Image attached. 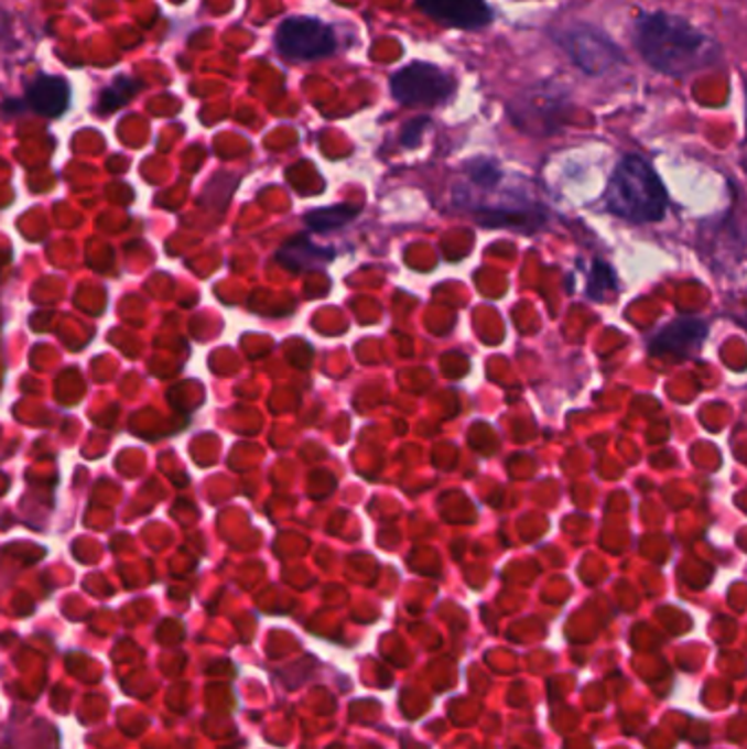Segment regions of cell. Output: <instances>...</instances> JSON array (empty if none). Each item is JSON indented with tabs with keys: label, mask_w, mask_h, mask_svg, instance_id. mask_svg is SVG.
Returning <instances> with one entry per match:
<instances>
[{
	"label": "cell",
	"mask_w": 747,
	"mask_h": 749,
	"mask_svg": "<svg viewBox=\"0 0 747 749\" xmlns=\"http://www.w3.org/2000/svg\"><path fill=\"white\" fill-rule=\"evenodd\" d=\"M634 44L649 66L671 77L708 68L722 57L711 33L669 11H642L634 24Z\"/></svg>",
	"instance_id": "6da1fadb"
},
{
	"label": "cell",
	"mask_w": 747,
	"mask_h": 749,
	"mask_svg": "<svg viewBox=\"0 0 747 749\" xmlns=\"http://www.w3.org/2000/svg\"><path fill=\"white\" fill-rule=\"evenodd\" d=\"M607 208L636 224L660 221L667 213V191L653 167L640 156H625L607 185Z\"/></svg>",
	"instance_id": "7a4b0ae2"
},
{
	"label": "cell",
	"mask_w": 747,
	"mask_h": 749,
	"mask_svg": "<svg viewBox=\"0 0 747 749\" xmlns=\"http://www.w3.org/2000/svg\"><path fill=\"white\" fill-rule=\"evenodd\" d=\"M390 93L403 106H441L454 93V82L434 64L412 62L390 77Z\"/></svg>",
	"instance_id": "3957f363"
},
{
	"label": "cell",
	"mask_w": 747,
	"mask_h": 749,
	"mask_svg": "<svg viewBox=\"0 0 747 749\" xmlns=\"http://www.w3.org/2000/svg\"><path fill=\"white\" fill-rule=\"evenodd\" d=\"M338 40L329 24L310 15L288 18L277 31V48L283 57L294 62H310L327 57L336 51Z\"/></svg>",
	"instance_id": "277c9868"
},
{
	"label": "cell",
	"mask_w": 747,
	"mask_h": 749,
	"mask_svg": "<svg viewBox=\"0 0 747 749\" xmlns=\"http://www.w3.org/2000/svg\"><path fill=\"white\" fill-rule=\"evenodd\" d=\"M557 40L570 59L587 75H603L622 62L620 48L592 24H570Z\"/></svg>",
	"instance_id": "5b68a950"
},
{
	"label": "cell",
	"mask_w": 747,
	"mask_h": 749,
	"mask_svg": "<svg viewBox=\"0 0 747 749\" xmlns=\"http://www.w3.org/2000/svg\"><path fill=\"white\" fill-rule=\"evenodd\" d=\"M416 7L434 22L452 29L476 31L494 20L487 0H416Z\"/></svg>",
	"instance_id": "8992f818"
},
{
	"label": "cell",
	"mask_w": 747,
	"mask_h": 749,
	"mask_svg": "<svg viewBox=\"0 0 747 749\" xmlns=\"http://www.w3.org/2000/svg\"><path fill=\"white\" fill-rule=\"evenodd\" d=\"M708 327L704 321L693 318V316H682L667 327H662L653 340H651V354L656 356H675L680 360L693 358L704 340H706Z\"/></svg>",
	"instance_id": "52a82bcc"
},
{
	"label": "cell",
	"mask_w": 747,
	"mask_h": 749,
	"mask_svg": "<svg viewBox=\"0 0 747 749\" xmlns=\"http://www.w3.org/2000/svg\"><path fill=\"white\" fill-rule=\"evenodd\" d=\"M68 86L59 77H37L26 93V104L42 117H59L68 108Z\"/></svg>",
	"instance_id": "ba28073f"
},
{
	"label": "cell",
	"mask_w": 747,
	"mask_h": 749,
	"mask_svg": "<svg viewBox=\"0 0 747 749\" xmlns=\"http://www.w3.org/2000/svg\"><path fill=\"white\" fill-rule=\"evenodd\" d=\"M279 263H283L285 268L290 270H296V272H303V270H321L325 268L334 254L332 250L327 248H321L316 246L312 239L307 237H296L292 241H288L279 254H277Z\"/></svg>",
	"instance_id": "9c48e42d"
},
{
	"label": "cell",
	"mask_w": 747,
	"mask_h": 749,
	"mask_svg": "<svg viewBox=\"0 0 747 749\" xmlns=\"http://www.w3.org/2000/svg\"><path fill=\"white\" fill-rule=\"evenodd\" d=\"M360 208L356 206H349V204H336V206H327V208H318V210H312L307 213L305 221L312 230L316 232H323V230H336L345 224H349L351 219H356Z\"/></svg>",
	"instance_id": "30bf717a"
},
{
	"label": "cell",
	"mask_w": 747,
	"mask_h": 749,
	"mask_svg": "<svg viewBox=\"0 0 747 749\" xmlns=\"http://www.w3.org/2000/svg\"><path fill=\"white\" fill-rule=\"evenodd\" d=\"M607 287H611V290L616 287V276H614V272H611L609 265L596 261V263H594V270H592V279H589V290H587V294H589L594 301H598V290H603V292H600V298H605V290H607Z\"/></svg>",
	"instance_id": "8fae6325"
},
{
	"label": "cell",
	"mask_w": 747,
	"mask_h": 749,
	"mask_svg": "<svg viewBox=\"0 0 747 749\" xmlns=\"http://www.w3.org/2000/svg\"><path fill=\"white\" fill-rule=\"evenodd\" d=\"M137 93V84H130L128 88H123L121 84H117V86H110L104 95H101V110L104 112H112L115 108H119V106H123L132 95Z\"/></svg>",
	"instance_id": "7c38bea8"
},
{
	"label": "cell",
	"mask_w": 747,
	"mask_h": 749,
	"mask_svg": "<svg viewBox=\"0 0 747 749\" xmlns=\"http://www.w3.org/2000/svg\"><path fill=\"white\" fill-rule=\"evenodd\" d=\"M425 128H427V117L412 119V121L405 126L403 134H401V143L408 145V148H412V145L419 141V137H421V132H423Z\"/></svg>",
	"instance_id": "4fadbf2b"
}]
</instances>
